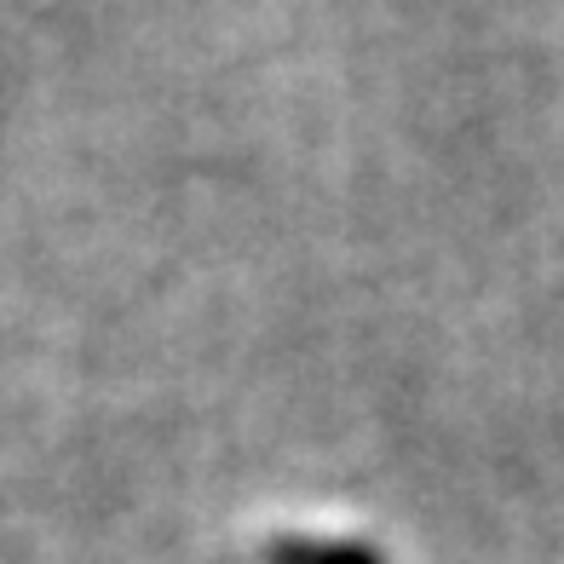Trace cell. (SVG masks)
<instances>
[{
	"instance_id": "cell-1",
	"label": "cell",
	"mask_w": 564,
	"mask_h": 564,
	"mask_svg": "<svg viewBox=\"0 0 564 564\" xmlns=\"http://www.w3.org/2000/svg\"><path fill=\"white\" fill-rule=\"evenodd\" d=\"M265 564H387L364 542H323V535H271Z\"/></svg>"
}]
</instances>
